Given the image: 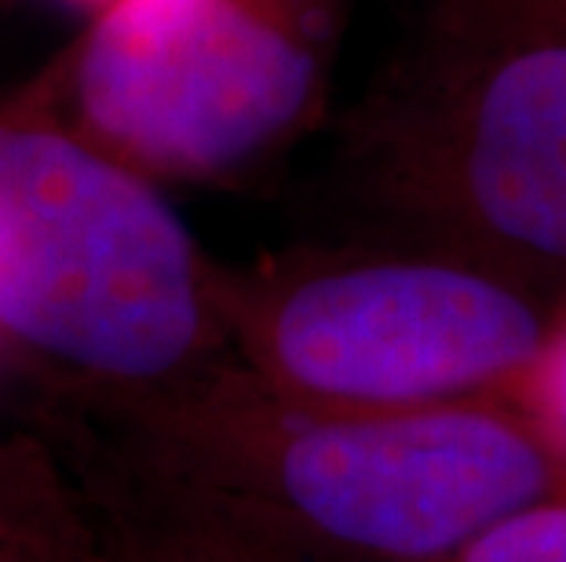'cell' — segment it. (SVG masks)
I'll list each match as a JSON object with an SVG mask.
<instances>
[{
    "label": "cell",
    "instance_id": "obj_1",
    "mask_svg": "<svg viewBox=\"0 0 566 562\" xmlns=\"http://www.w3.org/2000/svg\"><path fill=\"white\" fill-rule=\"evenodd\" d=\"M88 410L103 438L70 442L296 555L453 562L493 522L566 489L559 453L504 399L340 410L285 399L223 354Z\"/></svg>",
    "mask_w": 566,
    "mask_h": 562
},
{
    "label": "cell",
    "instance_id": "obj_2",
    "mask_svg": "<svg viewBox=\"0 0 566 562\" xmlns=\"http://www.w3.org/2000/svg\"><path fill=\"white\" fill-rule=\"evenodd\" d=\"M0 329L84 405L231 354L216 271L154 179L52 125H0Z\"/></svg>",
    "mask_w": 566,
    "mask_h": 562
},
{
    "label": "cell",
    "instance_id": "obj_3",
    "mask_svg": "<svg viewBox=\"0 0 566 562\" xmlns=\"http://www.w3.org/2000/svg\"><path fill=\"white\" fill-rule=\"evenodd\" d=\"M227 351L271 391L340 410L504 399L548 307L475 248H333L216 271Z\"/></svg>",
    "mask_w": 566,
    "mask_h": 562
},
{
    "label": "cell",
    "instance_id": "obj_4",
    "mask_svg": "<svg viewBox=\"0 0 566 562\" xmlns=\"http://www.w3.org/2000/svg\"><path fill=\"white\" fill-rule=\"evenodd\" d=\"M344 0H125L74 70L81 136L143 176H223L311 117Z\"/></svg>",
    "mask_w": 566,
    "mask_h": 562
},
{
    "label": "cell",
    "instance_id": "obj_5",
    "mask_svg": "<svg viewBox=\"0 0 566 562\" xmlns=\"http://www.w3.org/2000/svg\"><path fill=\"white\" fill-rule=\"evenodd\" d=\"M377 187L453 245L566 271V44H468L461 74L388 131Z\"/></svg>",
    "mask_w": 566,
    "mask_h": 562
},
{
    "label": "cell",
    "instance_id": "obj_6",
    "mask_svg": "<svg viewBox=\"0 0 566 562\" xmlns=\"http://www.w3.org/2000/svg\"><path fill=\"white\" fill-rule=\"evenodd\" d=\"M92 505L111 562H304L220 511L128 475L95 449L52 438Z\"/></svg>",
    "mask_w": 566,
    "mask_h": 562
},
{
    "label": "cell",
    "instance_id": "obj_7",
    "mask_svg": "<svg viewBox=\"0 0 566 562\" xmlns=\"http://www.w3.org/2000/svg\"><path fill=\"white\" fill-rule=\"evenodd\" d=\"M0 548L33 562H111L88 497L48 438L0 435Z\"/></svg>",
    "mask_w": 566,
    "mask_h": 562
},
{
    "label": "cell",
    "instance_id": "obj_8",
    "mask_svg": "<svg viewBox=\"0 0 566 562\" xmlns=\"http://www.w3.org/2000/svg\"><path fill=\"white\" fill-rule=\"evenodd\" d=\"M504 402H512L566 464V271L556 304L548 307V326L534 362L504 394Z\"/></svg>",
    "mask_w": 566,
    "mask_h": 562
},
{
    "label": "cell",
    "instance_id": "obj_9",
    "mask_svg": "<svg viewBox=\"0 0 566 562\" xmlns=\"http://www.w3.org/2000/svg\"><path fill=\"white\" fill-rule=\"evenodd\" d=\"M453 562H566V489L493 522Z\"/></svg>",
    "mask_w": 566,
    "mask_h": 562
},
{
    "label": "cell",
    "instance_id": "obj_10",
    "mask_svg": "<svg viewBox=\"0 0 566 562\" xmlns=\"http://www.w3.org/2000/svg\"><path fill=\"white\" fill-rule=\"evenodd\" d=\"M450 22L468 44H566V0H450Z\"/></svg>",
    "mask_w": 566,
    "mask_h": 562
},
{
    "label": "cell",
    "instance_id": "obj_11",
    "mask_svg": "<svg viewBox=\"0 0 566 562\" xmlns=\"http://www.w3.org/2000/svg\"><path fill=\"white\" fill-rule=\"evenodd\" d=\"M74 4H84V8H92L95 15H103V11H111L117 4H125V0H74Z\"/></svg>",
    "mask_w": 566,
    "mask_h": 562
},
{
    "label": "cell",
    "instance_id": "obj_12",
    "mask_svg": "<svg viewBox=\"0 0 566 562\" xmlns=\"http://www.w3.org/2000/svg\"><path fill=\"white\" fill-rule=\"evenodd\" d=\"M0 562H33L27 555H15V552H8V548H0Z\"/></svg>",
    "mask_w": 566,
    "mask_h": 562
}]
</instances>
